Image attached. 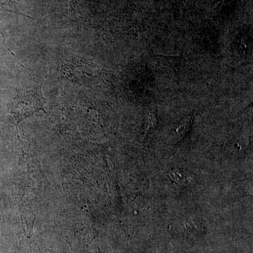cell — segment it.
Returning <instances> with one entry per match:
<instances>
[{
  "label": "cell",
  "mask_w": 253,
  "mask_h": 253,
  "mask_svg": "<svg viewBox=\"0 0 253 253\" xmlns=\"http://www.w3.org/2000/svg\"><path fill=\"white\" fill-rule=\"evenodd\" d=\"M44 98L40 88L21 91L13 100L12 113L19 122L36 111L42 109Z\"/></svg>",
  "instance_id": "6da1fadb"
}]
</instances>
